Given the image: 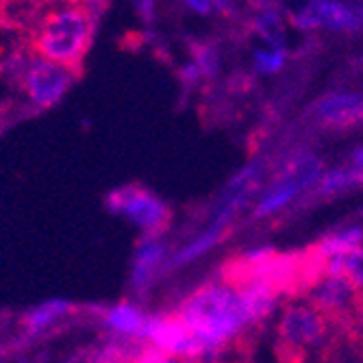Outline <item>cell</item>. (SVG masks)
Listing matches in <instances>:
<instances>
[{"mask_svg": "<svg viewBox=\"0 0 363 363\" xmlns=\"http://www.w3.org/2000/svg\"><path fill=\"white\" fill-rule=\"evenodd\" d=\"M174 315L185 322L216 363L226 346L233 344L246 328L255 326L240 287L222 277L189 294Z\"/></svg>", "mask_w": 363, "mask_h": 363, "instance_id": "cell-1", "label": "cell"}, {"mask_svg": "<svg viewBox=\"0 0 363 363\" xmlns=\"http://www.w3.org/2000/svg\"><path fill=\"white\" fill-rule=\"evenodd\" d=\"M96 16L87 3L61 0L40 18L33 35L35 55L79 70L94 38Z\"/></svg>", "mask_w": 363, "mask_h": 363, "instance_id": "cell-2", "label": "cell"}, {"mask_svg": "<svg viewBox=\"0 0 363 363\" xmlns=\"http://www.w3.org/2000/svg\"><path fill=\"white\" fill-rule=\"evenodd\" d=\"M331 320L309 303L285 307L279 320V357L283 363H303L307 354L328 340Z\"/></svg>", "mask_w": 363, "mask_h": 363, "instance_id": "cell-3", "label": "cell"}, {"mask_svg": "<svg viewBox=\"0 0 363 363\" xmlns=\"http://www.w3.org/2000/svg\"><path fill=\"white\" fill-rule=\"evenodd\" d=\"M105 207L135 226L142 238H161L172 220L170 207L157 194L140 185H126L105 196Z\"/></svg>", "mask_w": 363, "mask_h": 363, "instance_id": "cell-4", "label": "cell"}, {"mask_svg": "<svg viewBox=\"0 0 363 363\" xmlns=\"http://www.w3.org/2000/svg\"><path fill=\"white\" fill-rule=\"evenodd\" d=\"M74 81H77L74 68L48 61L40 55H30L20 74V85L26 101L40 111L59 105L63 101V96L74 85Z\"/></svg>", "mask_w": 363, "mask_h": 363, "instance_id": "cell-5", "label": "cell"}, {"mask_svg": "<svg viewBox=\"0 0 363 363\" xmlns=\"http://www.w3.org/2000/svg\"><path fill=\"white\" fill-rule=\"evenodd\" d=\"M294 28L357 33L363 30V3L361 0H307L289 13Z\"/></svg>", "mask_w": 363, "mask_h": 363, "instance_id": "cell-6", "label": "cell"}, {"mask_svg": "<svg viewBox=\"0 0 363 363\" xmlns=\"http://www.w3.org/2000/svg\"><path fill=\"white\" fill-rule=\"evenodd\" d=\"M307 303L315 307L328 320H354V305L359 291L342 274H322L309 289Z\"/></svg>", "mask_w": 363, "mask_h": 363, "instance_id": "cell-7", "label": "cell"}, {"mask_svg": "<svg viewBox=\"0 0 363 363\" xmlns=\"http://www.w3.org/2000/svg\"><path fill=\"white\" fill-rule=\"evenodd\" d=\"M170 248L163 238H142L130 261V289L144 296L161 274H168Z\"/></svg>", "mask_w": 363, "mask_h": 363, "instance_id": "cell-8", "label": "cell"}, {"mask_svg": "<svg viewBox=\"0 0 363 363\" xmlns=\"http://www.w3.org/2000/svg\"><path fill=\"white\" fill-rule=\"evenodd\" d=\"M152 313L144 311L138 303L120 301L101 311V328L116 340H130L146 344V333Z\"/></svg>", "mask_w": 363, "mask_h": 363, "instance_id": "cell-9", "label": "cell"}, {"mask_svg": "<svg viewBox=\"0 0 363 363\" xmlns=\"http://www.w3.org/2000/svg\"><path fill=\"white\" fill-rule=\"evenodd\" d=\"M74 313H77L74 303L63 301V298H52V301H44L35 307L26 309L20 318V326L26 337L38 340V337L55 331L59 324H63Z\"/></svg>", "mask_w": 363, "mask_h": 363, "instance_id": "cell-10", "label": "cell"}, {"mask_svg": "<svg viewBox=\"0 0 363 363\" xmlns=\"http://www.w3.org/2000/svg\"><path fill=\"white\" fill-rule=\"evenodd\" d=\"M313 116L331 126H348L363 120V94L331 91L322 96L313 107Z\"/></svg>", "mask_w": 363, "mask_h": 363, "instance_id": "cell-11", "label": "cell"}, {"mask_svg": "<svg viewBox=\"0 0 363 363\" xmlns=\"http://www.w3.org/2000/svg\"><path fill=\"white\" fill-rule=\"evenodd\" d=\"M226 228L224 226H218V224H207V228H203L201 233H196L194 238H189L183 246H179L177 250L170 252V261H168V272L172 270H179L183 266H187V263L196 261L205 257L209 250H213L220 240L224 238Z\"/></svg>", "mask_w": 363, "mask_h": 363, "instance_id": "cell-12", "label": "cell"}, {"mask_svg": "<svg viewBox=\"0 0 363 363\" xmlns=\"http://www.w3.org/2000/svg\"><path fill=\"white\" fill-rule=\"evenodd\" d=\"M301 191H303V189H301L298 185H296V183H291V181H287V179L279 177V179L268 187V191L259 198V203H257L252 216H255V218H270V216L279 213L281 209H285Z\"/></svg>", "mask_w": 363, "mask_h": 363, "instance_id": "cell-13", "label": "cell"}, {"mask_svg": "<svg viewBox=\"0 0 363 363\" xmlns=\"http://www.w3.org/2000/svg\"><path fill=\"white\" fill-rule=\"evenodd\" d=\"M363 246V226H346L340 228L335 233L326 235L324 240H320L311 250L324 261L328 257H337V255H348L350 250Z\"/></svg>", "mask_w": 363, "mask_h": 363, "instance_id": "cell-14", "label": "cell"}, {"mask_svg": "<svg viewBox=\"0 0 363 363\" xmlns=\"http://www.w3.org/2000/svg\"><path fill=\"white\" fill-rule=\"evenodd\" d=\"M252 28L266 42V46H283L281 42L285 38V18L274 5L257 9L252 16Z\"/></svg>", "mask_w": 363, "mask_h": 363, "instance_id": "cell-15", "label": "cell"}, {"mask_svg": "<svg viewBox=\"0 0 363 363\" xmlns=\"http://www.w3.org/2000/svg\"><path fill=\"white\" fill-rule=\"evenodd\" d=\"M287 63V50L283 46H259L252 52V68L257 74H279Z\"/></svg>", "mask_w": 363, "mask_h": 363, "instance_id": "cell-16", "label": "cell"}, {"mask_svg": "<svg viewBox=\"0 0 363 363\" xmlns=\"http://www.w3.org/2000/svg\"><path fill=\"white\" fill-rule=\"evenodd\" d=\"M354 183H361V177H359L357 170H331V172H326V174L320 177V181H318V194L331 196V194H337V191L348 189Z\"/></svg>", "mask_w": 363, "mask_h": 363, "instance_id": "cell-17", "label": "cell"}, {"mask_svg": "<svg viewBox=\"0 0 363 363\" xmlns=\"http://www.w3.org/2000/svg\"><path fill=\"white\" fill-rule=\"evenodd\" d=\"M194 65L198 68L203 79H213L220 72V55L209 44H194Z\"/></svg>", "mask_w": 363, "mask_h": 363, "instance_id": "cell-18", "label": "cell"}, {"mask_svg": "<svg viewBox=\"0 0 363 363\" xmlns=\"http://www.w3.org/2000/svg\"><path fill=\"white\" fill-rule=\"evenodd\" d=\"M342 277H346L357 291H363V246L344 255Z\"/></svg>", "mask_w": 363, "mask_h": 363, "instance_id": "cell-19", "label": "cell"}, {"mask_svg": "<svg viewBox=\"0 0 363 363\" xmlns=\"http://www.w3.org/2000/svg\"><path fill=\"white\" fill-rule=\"evenodd\" d=\"M183 5L196 16H209L213 11L211 0H183Z\"/></svg>", "mask_w": 363, "mask_h": 363, "instance_id": "cell-20", "label": "cell"}, {"mask_svg": "<svg viewBox=\"0 0 363 363\" xmlns=\"http://www.w3.org/2000/svg\"><path fill=\"white\" fill-rule=\"evenodd\" d=\"M181 79L185 81V85H194V83H198L203 77H201V72H198V68L194 65V61H189V63H185L183 68H181Z\"/></svg>", "mask_w": 363, "mask_h": 363, "instance_id": "cell-21", "label": "cell"}, {"mask_svg": "<svg viewBox=\"0 0 363 363\" xmlns=\"http://www.w3.org/2000/svg\"><path fill=\"white\" fill-rule=\"evenodd\" d=\"M135 5V11L142 16V20L150 22L152 16H155V0H133Z\"/></svg>", "mask_w": 363, "mask_h": 363, "instance_id": "cell-22", "label": "cell"}, {"mask_svg": "<svg viewBox=\"0 0 363 363\" xmlns=\"http://www.w3.org/2000/svg\"><path fill=\"white\" fill-rule=\"evenodd\" d=\"M148 363H191V361L179 359V357H168V354H161V352L148 348Z\"/></svg>", "mask_w": 363, "mask_h": 363, "instance_id": "cell-23", "label": "cell"}, {"mask_svg": "<svg viewBox=\"0 0 363 363\" xmlns=\"http://www.w3.org/2000/svg\"><path fill=\"white\" fill-rule=\"evenodd\" d=\"M211 7L213 11H220V13H230L235 9V0H211Z\"/></svg>", "mask_w": 363, "mask_h": 363, "instance_id": "cell-24", "label": "cell"}, {"mask_svg": "<svg viewBox=\"0 0 363 363\" xmlns=\"http://www.w3.org/2000/svg\"><path fill=\"white\" fill-rule=\"evenodd\" d=\"M350 161H352V170H357V172H363V146H359V148L352 152Z\"/></svg>", "mask_w": 363, "mask_h": 363, "instance_id": "cell-25", "label": "cell"}, {"mask_svg": "<svg viewBox=\"0 0 363 363\" xmlns=\"http://www.w3.org/2000/svg\"><path fill=\"white\" fill-rule=\"evenodd\" d=\"M354 320L361 324V328H363V291H359V296H357V305H354Z\"/></svg>", "mask_w": 363, "mask_h": 363, "instance_id": "cell-26", "label": "cell"}, {"mask_svg": "<svg viewBox=\"0 0 363 363\" xmlns=\"http://www.w3.org/2000/svg\"><path fill=\"white\" fill-rule=\"evenodd\" d=\"M5 328H7V318H5L3 313H0V335L5 333Z\"/></svg>", "mask_w": 363, "mask_h": 363, "instance_id": "cell-27", "label": "cell"}, {"mask_svg": "<svg viewBox=\"0 0 363 363\" xmlns=\"http://www.w3.org/2000/svg\"><path fill=\"white\" fill-rule=\"evenodd\" d=\"M135 363H148V350H146V352H144V354H142V357H140Z\"/></svg>", "mask_w": 363, "mask_h": 363, "instance_id": "cell-28", "label": "cell"}, {"mask_svg": "<svg viewBox=\"0 0 363 363\" xmlns=\"http://www.w3.org/2000/svg\"><path fill=\"white\" fill-rule=\"evenodd\" d=\"M33 363H48V361H33Z\"/></svg>", "mask_w": 363, "mask_h": 363, "instance_id": "cell-29", "label": "cell"}, {"mask_svg": "<svg viewBox=\"0 0 363 363\" xmlns=\"http://www.w3.org/2000/svg\"><path fill=\"white\" fill-rule=\"evenodd\" d=\"M359 177H361V183H363V172H359Z\"/></svg>", "mask_w": 363, "mask_h": 363, "instance_id": "cell-30", "label": "cell"}]
</instances>
